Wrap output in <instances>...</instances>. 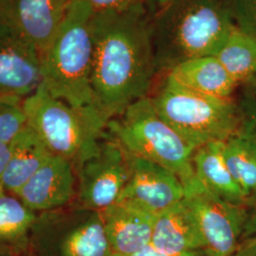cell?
Returning <instances> with one entry per match:
<instances>
[{
	"mask_svg": "<svg viewBox=\"0 0 256 256\" xmlns=\"http://www.w3.org/2000/svg\"><path fill=\"white\" fill-rule=\"evenodd\" d=\"M92 84L96 106L108 119L147 97L158 72L151 18L142 4L94 12Z\"/></svg>",
	"mask_w": 256,
	"mask_h": 256,
	"instance_id": "obj_1",
	"label": "cell"
},
{
	"mask_svg": "<svg viewBox=\"0 0 256 256\" xmlns=\"http://www.w3.org/2000/svg\"><path fill=\"white\" fill-rule=\"evenodd\" d=\"M234 26L229 0H172L151 18L158 72L212 54Z\"/></svg>",
	"mask_w": 256,
	"mask_h": 256,
	"instance_id": "obj_2",
	"label": "cell"
},
{
	"mask_svg": "<svg viewBox=\"0 0 256 256\" xmlns=\"http://www.w3.org/2000/svg\"><path fill=\"white\" fill-rule=\"evenodd\" d=\"M94 10L72 0L61 26L41 54L42 86L74 108L96 106L92 90Z\"/></svg>",
	"mask_w": 256,
	"mask_h": 256,
	"instance_id": "obj_3",
	"label": "cell"
},
{
	"mask_svg": "<svg viewBox=\"0 0 256 256\" xmlns=\"http://www.w3.org/2000/svg\"><path fill=\"white\" fill-rule=\"evenodd\" d=\"M28 126L54 155L70 162L76 170L95 155L106 135L110 120L96 106L74 108L52 97L40 84L23 101Z\"/></svg>",
	"mask_w": 256,
	"mask_h": 256,
	"instance_id": "obj_4",
	"label": "cell"
},
{
	"mask_svg": "<svg viewBox=\"0 0 256 256\" xmlns=\"http://www.w3.org/2000/svg\"><path fill=\"white\" fill-rule=\"evenodd\" d=\"M106 131L128 154L172 171L184 188L196 180L192 166L196 149L158 115L151 97L133 102L120 116L110 120Z\"/></svg>",
	"mask_w": 256,
	"mask_h": 256,
	"instance_id": "obj_5",
	"label": "cell"
},
{
	"mask_svg": "<svg viewBox=\"0 0 256 256\" xmlns=\"http://www.w3.org/2000/svg\"><path fill=\"white\" fill-rule=\"evenodd\" d=\"M151 100L158 115L194 149L224 142L238 132L243 120L234 98L203 95L166 79Z\"/></svg>",
	"mask_w": 256,
	"mask_h": 256,
	"instance_id": "obj_6",
	"label": "cell"
},
{
	"mask_svg": "<svg viewBox=\"0 0 256 256\" xmlns=\"http://www.w3.org/2000/svg\"><path fill=\"white\" fill-rule=\"evenodd\" d=\"M101 212L70 204L37 214L26 256H112Z\"/></svg>",
	"mask_w": 256,
	"mask_h": 256,
	"instance_id": "obj_7",
	"label": "cell"
},
{
	"mask_svg": "<svg viewBox=\"0 0 256 256\" xmlns=\"http://www.w3.org/2000/svg\"><path fill=\"white\" fill-rule=\"evenodd\" d=\"M77 207L104 212L117 203L130 176V158L119 142L106 135L98 152L77 170Z\"/></svg>",
	"mask_w": 256,
	"mask_h": 256,
	"instance_id": "obj_8",
	"label": "cell"
},
{
	"mask_svg": "<svg viewBox=\"0 0 256 256\" xmlns=\"http://www.w3.org/2000/svg\"><path fill=\"white\" fill-rule=\"evenodd\" d=\"M185 198L198 221L208 256H232L241 242L247 208L209 192L200 180L185 188Z\"/></svg>",
	"mask_w": 256,
	"mask_h": 256,
	"instance_id": "obj_9",
	"label": "cell"
},
{
	"mask_svg": "<svg viewBox=\"0 0 256 256\" xmlns=\"http://www.w3.org/2000/svg\"><path fill=\"white\" fill-rule=\"evenodd\" d=\"M42 84L41 52L0 22V95L27 98Z\"/></svg>",
	"mask_w": 256,
	"mask_h": 256,
	"instance_id": "obj_10",
	"label": "cell"
},
{
	"mask_svg": "<svg viewBox=\"0 0 256 256\" xmlns=\"http://www.w3.org/2000/svg\"><path fill=\"white\" fill-rule=\"evenodd\" d=\"M129 158L130 176L118 202H130L156 214L184 198L185 188L172 171L138 156Z\"/></svg>",
	"mask_w": 256,
	"mask_h": 256,
	"instance_id": "obj_11",
	"label": "cell"
},
{
	"mask_svg": "<svg viewBox=\"0 0 256 256\" xmlns=\"http://www.w3.org/2000/svg\"><path fill=\"white\" fill-rule=\"evenodd\" d=\"M72 0H0V22L25 37L41 54L61 26Z\"/></svg>",
	"mask_w": 256,
	"mask_h": 256,
	"instance_id": "obj_12",
	"label": "cell"
},
{
	"mask_svg": "<svg viewBox=\"0 0 256 256\" xmlns=\"http://www.w3.org/2000/svg\"><path fill=\"white\" fill-rule=\"evenodd\" d=\"M76 192L77 176L74 164L52 154L16 196L30 210L40 214L72 204Z\"/></svg>",
	"mask_w": 256,
	"mask_h": 256,
	"instance_id": "obj_13",
	"label": "cell"
},
{
	"mask_svg": "<svg viewBox=\"0 0 256 256\" xmlns=\"http://www.w3.org/2000/svg\"><path fill=\"white\" fill-rule=\"evenodd\" d=\"M113 254L128 256L151 245L156 214L126 202L102 212Z\"/></svg>",
	"mask_w": 256,
	"mask_h": 256,
	"instance_id": "obj_14",
	"label": "cell"
},
{
	"mask_svg": "<svg viewBox=\"0 0 256 256\" xmlns=\"http://www.w3.org/2000/svg\"><path fill=\"white\" fill-rule=\"evenodd\" d=\"M151 245L167 252L204 250V239L196 214L184 198L156 214Z\"/></svg>",
	"mask_w": 256,
	"mask_h": 256,
	"instance_id": "obj_15",
	"label": "cell"
},
{
	"mask_svg": "<svg viewBox=\"0 0 256 256\" xmlns=\"http://www.w3.org/2000/svg\"><path fill=\"white\" fill-rule=\"evenodd\" d=\"M166 80L189 90L216 98L230 99L238 84L214 55L194 57L176 64Z\"/></svg>",
	"mask_w": 256,
	"mask_h": 256,
	"instance_id": "obj_16",
	"label": "cell"
},
{
	"mask_svg": "<svg viewBox=\"0 0 256 256\" xmlns=\"http://www.w3.org/2000/svg\"><path fill=\"white\" fill-rule=\"evenodd\" d=\"M222 144L210 142L194 150L192 155L194 174L212 194L224 200L246 206L247 196L227 167L222 154Z\"/></svg>",
	"mask_w": 256,
	"mask_h": 256,
	"instance_id": "obj_17",
	"label": "cell"
},
{
	"mask_svg": "<svg viewBox=\"0 0 256 256\" xmlns=\"http://www.w3.org/2000/svg\"><path fill=\"white\" fill-rule=\"evenodd\" d=\"M50 155L34 130L27 126L10 144L9 162L0 186L16 194Z\"/></svg>",
	"mask_w": 256,
	"mask_h": 256,
	"instance_id": "obj_18",
	"label": "cell"
},
{
	"mask_svg": "<svg viewBox=\"0 0 256 256\" xmlns=\"http://www.w3.org/2000/svg\"><path fill=\"white\" fill-rule=\"evenodd\" d=\"M37 214L0 186V254L26 256Z\"/></svg>",
	"mask_w": 256,
	"mask_h": 256,
	"instance_id": "obj_19",
	"label": "cell"
},
{
	"mask_svg": "<svg viewBox=\"0 0 256 256\" xmlns=\"http://www.w3.org/2000/svg\"><path fill=\"white\" fill-rule=\"evenodd\" d=\"M222 154L248 200L256 192V134L245 120L238 132L222 144Z\"/></svg>",
	"mask_w": 256,
	"mask_h": 256,
	"instance_id": "obj_20",
	"label": "cell"
},
{
	"mask_svg": "<svg viewBox=\"0 0 256 256\" xmlns=\"http://www.w3.org/2000/svg\"><path fill=\"white\" fill-rule=\"evenodd\" d=\"M240 84H252L256 78V37L236 25L212 54Z\"/></svg>",
	"mask_w": 256,
	"mask_h": 256,
	"instance_id": "obj_21",
	"label": "cell"
},
{
	"mask_svg": "<svg viewBox=\"0 0 256 256\" xmlns=\"http://www.w3.org/2000/svg\"><path fill=\"white\" fill-rule=\"evenodd\" d=\"M24 99L0 95V142L10 144L28 126Z\"/></svg>",
	"mask_w": 256,
	"mask_h": 256,
	"instance_id": "obj_22",
	"label": "cell"
},
{
	"mask_svg": "<svg viewBox=\"0 0 256 256\" xmlns=\"http://www.w3.org/2000/svg\"><path fill=\"white\" fill-rule=\"evenodd\" d=\"M229 6L234 24L256 37V0H229Z\"/></svg>",
	"mask_w": 256,
	"mask_h": 256,
	"instance_id": "obj_23",
	"label": "cell"
},
{
	"mask_svg": "<svg viewBox=\"0 0 256 256\" xmlns=\"http://www.w3.org/2000/svg\"><path fill=\"white\" fill-rule=\"evenodd\" d=\"M88 4L94 12L122 10L129 9L138 4H142L144 0H80Z\"/></svg>",
	"mask_w": 256,
	"mask_h": 256,
	"instance_id": "obj_24",
	"label": "cell"
},
{
	"mask_svg": "<svg viewBox=\"0 0 256 256\" xmlns=\"http://www.w3.org/2000/svg\"><path fill=\"white\" fill-rule=\"evenodd\" d=\"M238 104L243 119L256 134V97L250 88L243 93Z\"/></svg>",
	"mask_w": 256,
	"mask_h": 256,
	"instance_id": "obj_25",
	"label": "cell"
},
{
	"mask_svg": "<svg viewBox=\"0 0 256 256\" xmlns=\"http://www.w3.org/2000/svg\"><path fill=\"white\" fill-rule=\"evenodd\" d=\"M246 208L247 218L245 221L241 241L243 239L256 236V192L248 198Z\"/></svg>",
	"mask_w": 256,
	"mask_h": 256,
	"instance_id": "obj_26",
	"label": "cell"
},
{
	"mask_svg": "<svg viewBox=\"0 0 256 256\" xmlns=\"http://www.w3.org/2000/svg\"><path fill=\"white\" fill-rule=\"evenodd\" d=\"M112 256H208L203 250H192L182 254H174V252H162L158 248L153 247L152 245H149L147 247L138 250L135 254H128V256H118V254H112Z\"/></svg>",
	"mask_w": 256,
	"mask_h": 256,
	"instance_id": "obj_27",
	"label": "cell"
},
{
	"mask_svg": "<svg viewBox=\"0 0 256 256\" xmlns=\"http://www.w3.org/2000/svg\"><path fill=\"white\" fill-rule=\"evenodd\" d=\"M232 256H256V236L243 239Z\"/></svg>",
	"mask_w": 256,
	"mask_h": 256,
	"instance_id": "obj_28",
	"label": "cell"
},
{
	"mask_svg": "<svg viewBox=\"0 0 256 256\" xmlns=\"http://www.w3.org/2000/svg\"><path fill=\"white\" fill-rule=\"evenodd\" d=\"M172 0H144V5L150 18H154L158 12L166 7Z\"/></svg>",
	"mask_w": 256,
	"mask_h": 256,
	"instance_id": "obj_29",
	"label": "cell"
},
{
	"mask_svg": "<svg viewBox=\"0 0 256 256\" xmlns=\"http://www.w3.org/2000/svg\"><path fill=\"white\" fill-rule=\"evenodd\" d=\"M10 158V144L0 142V182Z\"/></svg>",
	"mask_w": 256,
	"mask_h": 256,
	"instance_id": "obj_30",
	"label": "cell"
},
{
	"mask_svg": "<svg viewBox=\"0 0 256 256\" xmlns=\"http://www.w3.org/2000/svg\"><path fill=\"white\" fill-rule=\"evenodd\" d=\"M252 84V88H250V90H252V93L254 94V96L256 97V78L254 79V81L250 84Z\"/></svg>",
	"mask_w": 256,
	"mask_h": 256,
	"instance_id": "obj_31",
	"label": "cell"
},
{
	"mask_svg": "<svg viewBox=\"0 0 256 256\" xmlns=\"http://www.w3.org/2000/svg\"><path fill=\"white\" fill-rule=\"evenodd\" d=\"M0 256H9V254H0Z\"/></svg>",
	"mask_w": 256,
	"mask_h": 256,
	"instance_id": "obj_32",
	"label": "cell"
}]
</instances>
